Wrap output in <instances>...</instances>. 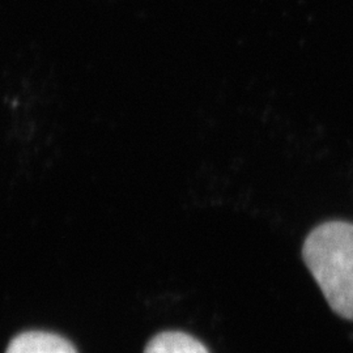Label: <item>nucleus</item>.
Segmentation results:
<instances>
[{
    "mask_svg": "<svg viewBox=\"0 0 353 353\" xmlns=\"http://www.w3.org/2000/svg\"><path fill=\"white\" fill-rule=\"evenodd\" d=\"M303 256L330 307L353 321V224H321L306 237Z\"/></svg>",
    "mask_w": 353,
    "mask_h": 353,
    "instance_id": "nucleus-1",
    "label": "nucleus"
},
{
    "mask_svg": "<svg viewBox=\"0 0 353 353\" xmlns=\"http://www.w3.org/2000/svg\"><path fill=\"white\" fill-rule=\"evenodd\" d=\"M6 353H77L74 344L45 331H26L13 338Z\"/></svg>",
    "mask_w": 353,
    "mask_h": 353,
    "instance_id": "nucleus-2",
    "label": "nucleus"
},
{
    "mask_svg": "<svg viewBox=\"0 0 353 353\" xmlns=\"http://www.w3.org/2000/svg\"><path fill=\"white\" fill-rule=\"evenodd\" d=\"M144 353H210L202 341L186 332L165 331L147 344Z\"/></svg>",
    "mask_w": 353,
    "mask_h": 353,
    "instance_id": "nucleus-3",
    "label": "nucleus"
}]
</instances>
